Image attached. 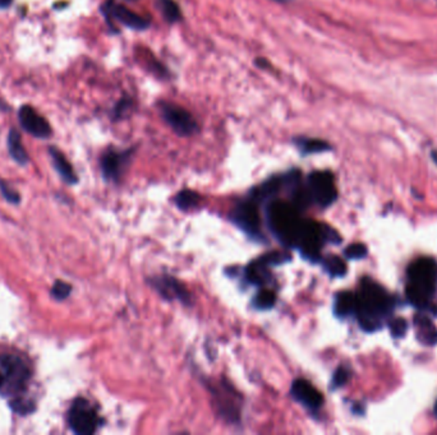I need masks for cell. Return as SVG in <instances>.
Here are the masks:
<instances>
[{
	"label": "cell",
	"instance_id": "obj_1",
	"mask_svg": "<svg viewBox=\"0 0 437 435\" xmlns=\"http://www.w3.org/2000/svg\"><path fill=\"white\" fill-rule=\"evenodd\" d=\"M357 296V317L361 328L366 332H375L383 328L385 320L393 313L395 299L380 284L371 278L361 281Z\"/></svg>",
	"mask_w": 437,
	"mask_h": 435
},
{
	"label": "cell",
	"instance_id": "obj_2",
	"mask_svg": "<svg viewBox=\"0 0 437 435\" xmlns=\"http://www.w3.org/2000/svg\"><path fill=\"white\" fill-rule=\"evenodd\" d=\"M407 298L420 311H429L437 290V262L432 258H420L408 267Z\"/></svg>",
	"mask_w": 437,
	"mask_h": 435
},
{
	"label": "cell",
	"instance_id": "obj_3",
	"mask_svg": "<svg viewBox=\"0 0 437 435\" xmlns=\"http://www.w3.org/2000/svg\"><path fill=\"white\" fill-rule=\"evenodd\" d=\"M268 221L274 236L286 248H297L304 220L301 211L292 202L270 201Z\"/></svg>",
	"mask_w": 437,
	"mask_h": 435
},
{
	"label": "cell",
	"instance_id": "obj_4",
	"mask_svg": "<svg viewBox=\"0 0 437 435\" xmlns=\"http://www.w3.org/2000/svg\"><path fill=\"white\" fill-rule=\"evenodd\" d=\"M206 387L211 394L216 414L228 424H241L243 397L232 383L222 378L219 381H206Z\"/></svg>",
	"mask_w": 437,
	"mask_h": 435
},
{
	"label": "cell",
	"instance_id": "obj_5",
	"mask_svg": "<svg viewBox=\"0 0 437 435\" xmlns=\"http://www.w3.org/2000/svg\"><path fill=\"white\" fill-rule=\"evenodd\" d=\"M28 377V368L22 359L16 355L0 356V391H22Z\"/></svg>",
	"mask_w": 437,
	"mask_h": 435
},
{
	"label": "cell",
	"instance_id": "obj_6",
	"mask_svg": "<svg viewBox=\"0 0 437 435\" xmlns=\"http://www.w3.org/2000/svg\"><path fill=\"white\" fill-rule=\"evenodd\" d=\"M306 186L312 203L322 208L330 207L338 198L335 178L330 171H313L307 179Z\"/></svg>",
	"mask_w": 437,
	"mask_h": 435
},
{
	"label": "cell",
	"instance_id": "obj_7",
	"mask_svg": "<svg viewBox=\"0 0 437 435\" xmlns=\"http://www.w3.org/2000/svg\"><path fill=\"white\" fill-rule=\"evenodd\" d=\"M231 221L244 234L255 240L262 239L259 203L253 199L243 201L233 208L229 214Z\"/></svg>",
	"mask_w": 437,
	"mask_h": 435
},
{
	"label": "cell",
	"instance_id": "obj_8",
	"mask_svg": "<svg viewBox=\"0 0 437 435\" xmlns=\"http://www.w3.org/2000/svg\"><path fill=\"white\" fill-rule=\"evenodd\" d=\"M68 423L76 434L91 435L96 432L100 420L96 410L89 401L77 399L68 412Z\"/></svg>",
	"mask_w": 437,
	"mask_h": 435
},
{
	"label": "cell",
	"instance_id": "obj_9",
	"mask_svg": "<svg viewBox=\"0 0 437 435\" xmlns=\"http://www.w3.org/2000/svg\"><path fill=\"white\" fill-rule=\"evenodd\" d=\"M147 284L151 286L164 300L182 302L186 306L193 304V296L187 287L178 278L170 275L153 276L147 278Z\"/></svg>",
	"mask_w": 437,
	"mask_h": 435
},
{
	"label": "cell",
	"instance_id": "obj_10",
	"mask_svg": "<svg viewBox=\"0 0 437 435\" xmlns=\"http://www.w3.org/2000/svg\"><path fill=\"white\" fill-rule=\"evenodd\" d=\"M161 115L170 128L182 137H189L198 132L196 119L183 107L164 102L160 107Z\"/></svg>",
	"mask_w": 437,
	"mask_h": 435
},
{
	"label": "cell",
	"instance_id": "obj_11",
	"mask_svg": "<svg viewBox=\"0 0 437 435\" xmlns=\"http://www.w3.org/2000/svg\"><path fill=\"white\" fill-rule=\"evenodd\" d=\"M290 394L298 403H301L306 409L313 412L321 409L322 403H323V396L321 392L319 391L312 383L308 382L303 378L295 379V382L292 383Z\"/></svg>",
	"mask_w": 437,
	"mask_h": 435
},
{
	"label": "cell",
	"instance_id": "obj_12",
	"mask_svg": "<svg viewBox=\"0 0 437 435\" xmlns=\"http://www.w3.org/2000/svg\"><path fill=\"white\" fill-rule=\"evenodd\" d=\"M18 118L22 128L27 133L32 134L37 138H47L52 135V128L44 116L39 114L35 109L30 105H23L19 109Z\"/></svg>",
	"mask_w": 437,
	"mask_h": 435
},
{
	"label": "cell",
	"instance_id": "obj_13",
	"mask_svg": "<svg viewBox=\"0 0 437 435\" xmlns=\"http://www.w3.org/2000/svg\"><path fill=\"white\" fill-rule=\"evenodd\" d=\"M134 151H109L101 159V171L109 181H119L125 174Z\"/></svg>",
	"mask_w": 437,
	"mask_h": 435
},
{
	"label": "cell",
	"instance_id": "obj_14",
	"mask_svg": "<svg viewBox=\"0 0 437 435\" xmlns=\"http://www.w3.org/2000/svg\"><path fill=\"white\" fill-rule=\"evenodd\" d=\"M105 12L109 16L118 19L120 23H123V25L129 27V28H134V30H145L150 25L147 18L134 13V10L127 8L122 4L109 3Z\"/></svg>",
	"mask_w": 437,
	"mask_h": 435
},
{
	"label": "cell",
	"instance_id": "obj_15",
	"mask_svg": "<svg viewBox=\"0 0 437 435\" xmlns=\"http://www.w3.org/2000/svg\"><path fill=\"white\" fill-rule=\"evenodd\" d=\"M414 324L417 327V338L420 344L434 346L437 344V328L429 315L418 313L414 315Z\"/></svg>",
	"mask_w": 437,
	"mask_h": 435
},
{
	"label": "cell",
	"instance_id": "obj_16",
	"mask_svg": "<svg viewBox=\"0 0 437 435\" xmlns=\"http://www.w3.org/2000/svg\"><path fill=\"white\" fill-rule=\"evenodd\" d=\"M357 311V296L350 291H341L335 296L334 313L339 318L354 315Z\"/></svg>",
	"mask_w": 437,
	"mask_h": 435
},
{
	"label": "cell",
	"instance_id": "obj_17",
	"mask_svg": "<svg viewBox=\"0 0 437 435\" xmlns=\"http://www.w3.org/2000/svg\"><path fill=\"white\" fill-rule=\"evenodd\" d=\"M244 278L248 284L255 285V286H265L271 280L270 268L262 265L259 259H256L246 267Z\"/></svg>",
	"mask_w": 437,
	"mask_h": 435
},
{
	"label": "cell",
	"instance_id": "obj_18",
	"mask_svg": "<svg viewBox=\"0 0 437 435\" xmlns=\"http://www.w3.org/2000/svg\"><path fill=\"white\" fill-rule=\"evenodd\" d=\"M50 156L53 159L54 166L56 171L59 172V175L62 177L64 181H67L68 184H76L77 183V175L74 172V170L72 168L70 161L65 159V156L62 152L56 150L55 147H52L50 150Z\"/></svg>",
	"mask_w": 437,
	"mask_h": 435
},
{
	"label": "cell",
	"instance_id": "obj_19",
	"mask_svg": "<svg viewBox=\"0 0 437 435\" xmlns=\"http://www.w3.org/2000/svg\"><path fill=\"white\" fill-rule=\"evenodd\" d=\"M8 148L10 156L21 165H26L28 162L26 150L21 141V135L16 129H12L8 135Z\"/></svg>",
	"mask_w": 437,
	"mask_h": 435
},
{
	"label": "cell",
	"instance_id": "obj_20",
	"mask_svg": "<svg viewBox=\"0 0 437 435\" xmlns=\"http://www.w3.org/2000/svg\"><path fill=\"white\" fill-rule=\"evenodd\" d=\"M295 143L304 156L329 151L331 148L329 143L321 141V140H316V138H297L295 140Z\"/></svg>",
	"mask_w": 437,
	"mask_h": 435
},
{
	"label": "cell",
	"instance_id": "obj_21",
	"mask_svg": "<svg viewBox=\"0 0 437 435\" xmlns=\"http://www.w3.org/2000/svg\"><path fill=\"white\" fill-rule=\"evenodd\" d=\"M277 304V293L270 289H262L252 299V305L257 311H268Z\"/></svg>",
	"mask_w": 437,
	"mask_h": 435
},
{
	"label": "cell",
	"instance_id": "obj_22",
	"mask_svg": "<svg viewBox=\"0 0 437 435\" xmlns=\"http://www.w3.org/2000/svg\"><path fill=\"white\" fill-rule=\"evenodd\" d=\"M201 202V197L191 189H184L175 197V205L182 211H191Z\"/></svg>",
	"mask_w": 437,
	"mask_h": 435
},
{
	"label": "cell",
	"instance_id": "obj_23",
	"mask_svg": "<svg viewBox=\"0 0 437 435\" xmlns=\"http://www.w3.org/2000/svg\"><path fill=\"white\" fill-rule=\"evenodd\" d=\"M322 266L331 277H343L347 274V265L338 256H329L322 259Z\"/></svg>",
	"mask_w": 437,
	"mask_h": 435
},
{
	"label": "cell",
	"instance_id": "obj_24",
	"mask_svg": "<svg viewBox=\"0 0 437 435\" xmlns=\"http://www.w3.org/2000/svg\"><path fill=\"white\" fill-rule=\"evenodd\" d=\"M158 5L161 14L169 23H175L182 19V12L174 0H158Z\"/></svg>",
	"mask_w": 437,
	"mask_h": 435
},
{
	"label": "cell",
	"instance_id": "obj_25",
	"mask_svg": "<svg viewBox=\"0 0 437 435\" xmlns=\"http://www.w3.org/2000/svg\"><path fill=\"white\" fill-rule=\"evenodd\" d=\"M259 262L262 265L271 268V267L281 266V265H286L288 262L292 260V256L290 253L288 252H279V250H274V252H270L266 253L264 256L257 258Z\"/></svg>",
	"mask_w": 437,
	"mask_h": 435
},
{
	"label": "cell",
	"instance_id": "obj_26",
	"mask_svg": "<svg viewBox=\"0 0 437 435\" xmlns=\"http://www.w3.org/2000/svg\"><path fill=\"white\" fill-rule=\"evenodd\" d=\"M350 377H352V372H350L349 368H347V366H339V368L337 369V372L334 373V377H332L331 388H332V390H337V388H340V387L345 386V384L349 382Z\"/></svg>",
	"mask_w": 437,
	"mask_h": 435
},
{
	"label": "cell",
	"instance_id": "obj_27",
	"mask_svg": "<svg viewBox=\"0 0 437 435\" xmlns=\"http://www.w3.org/2000/svg\"><path fill=\"white\" fill-rule=\"evenodd\" d=\"M389 329L394 337H404L408 329V323L404 318H394L389 322Z\"/></svg>",
	"mask_w": 437,
	"mask_h": 435
},
{
	"label": "cell",
	"instance_id": "obj_28",
	"mask_svg": "<svg viewBox=\"0 0 437 435\" xmlns=\"http://www.w3.org/2000/svg\"><path fill=\"white\" fill-rule=\"evenodd\" d=\"M344 254L348 259H362L367 256V248L362 243H356L349 245L348 248L344 250Z\"/></svg>",
	"mask_w": 437,
	"mask_h": 435
},
{
	"label": "cell",
	"instance_id": "obj_29",
	"mask_svg": "<svg viewBox=\"0 0 437 435\" xmlns=\"http://www.w3.org/2000/svg\"><path fill=\"white\" fill-rule=\"evenodd\" d=\"M71 290V285L65 284L64 281H56V284L53 286L52 293L56 300H64L70 296Z\"/></svg>",
	"mask_w": 437,
	"mask_h": 435
},
{
	"label": "cell",
	"instance_id": "obj_30",
	"mask_svg": "<svg viewBox=\"0 0 437 435\" xmlns=\"http://www.w3.org/2000/svg\"><path fill=\"white\" fill-rule=\"evenodd\" d=\"M13 0H0V9L8 8Z\"/></svg>",
	"mask_w": 437,
	"mask_h": 435
},
{
	"label": "cell",
	"instance_id": "obj_31",
	"mask_svg": "<svg viewBox=\"0 0 437 435\" xmlns=\"http://www.w3.org/2000/svg\"><path fill=\"white\" fill-rule=\"evenodd\" d=\"M274 1H277V3H290L292 0H274Z\"/></svg>",
	"mask_w": 437,
	"mask_h": 435
},
{
	"label": "cell",
	"instance_id": "obj_32",
	"mask_svg": "<svg viewBox=\"0 0 437 435\" xmlns=\"http://www.w3.org/2000/svg\"><path fill=\"white\" fill-rule=\"evenodd\" d=\"M435 415H436L437 416V402H436V405H435Z\"/></svg>",
	"mask_w": 437,
	"mask_h": 435
},
{
	"label": "cell",
	"instance_id": "obj_33",
	"mask_svg": "<svg viewBox=\"0 0 437 435\" xmlns=\"http://www.w3.org/2000/svg\"><path fill=\"white\" fill-rule=\"evenodd\" d=\"M129 1H134V0H129Z\"/></svg>",
	"mask_w": 437,
	"mask_h": 435
}]
</instances>
